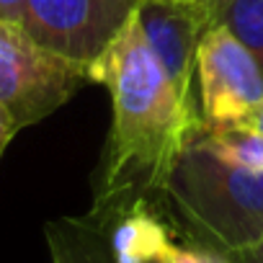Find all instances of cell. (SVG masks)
Returning a JSON list of instances; mask_svg holds the SVG:
<instances>
[{
	"mask_svg": "<svg viewBox=\"0 0 263 263\" xmlns=\"http://www.w3.org/2000/svg\"><path fill=\"white\" fill-rule=\"evenodd\" d=\"M88 72L90 83L108 88L114 108L90 209L116 219L147 191H163L183 147L201 129V119L153 54L137 18Z\"/></svg>",
	"mask_w": 263,
	"mask_h": 263,
	"instance_id": "6da1fadb",
	"label": "cell"
},
{
	"mask_svg": "<svg viewBox=\"0 0 263 263\" xmlns=\"http://www.w3.org/2000/svg\"><path fill=\"white\" fill-rule=\"evenodd\" d=\"M163 194L196 245L230 258L263 240V171L230 165L199 132L176 160Z\"/></svg>",
	"mask_w": 263,
	"mask_h": 263,
	"instance_id": "7a4b0ae2",
	"label": "cell"
},
{
	"mask_svg": "<svg viewBox=\"0 0 263 263\" xmlns=\"http://www.w3.org/2000/svg\"><path fill=\"white\" fill-rule=\"evenodd\" d=\"M85 83H90L88 67L39 47L24 29L0 21V103L18 129L54 114Z\"/></svg>",
	"mask_w": 263,
	"mask_h": 263,
	"instance_id": "3957f363",
	"label": "cell"
},
{
	"mask_svg": "<svg viewBox=\"0 0 263 263\" xmlns=\"http://www.w3.org/2000/svg\"><path fill=\"white\" fill-rule=\"evenodd\" d=\"M142 0H26L24 31L44 49L90 65L116 42Z\"/></svg>",
	"mask_w": 263,
	"mask_h": 263,
	"instance_id": "277c9868",
	"label": "cell"
},
{
	"mask_svg": "<svg viewBox=\"0 0 263 263\" xmlns=\"http://www.w3.org/2000/svg\"><path fill=\"white\" fill-rule=\"evenodd\" d=\"M204 129L253 126L263 108V67L222 26H209L196 54Z\"/></svg>",
	"mask_w": 263,
	"mask_h": 263,
	"instance_id": "5b68a950",
	"label": "cell"
},
{
	"mask_svg": "<svg viewBox=\"0 0 263 263\" xmlns=\"http://www.w3.org/2000/svg\"><path fill=\"white\" fill-rule=\"evenodd\" d=\"M135 18L178 93L191 101L196 54L212 26L209 0H142Z\"/></svg>",
	"mask_w": 263,
	"mask_h": 263,
	"instance_id": "8992f818",
	"label": "cell"
},
{
	"mask_svg": "<svg viewBox=\"0 0 263 263\" xmlns=\"http://www.w3.org/2000/svg\"><path fill=\"white\" fill-rule=\"evenodd\" d=\"M114 222V217L93 209L83 217L47 222L44 237L52 263H119L111 250Z\"/></svg>",
	"mask_w": 263,
	"mask_h": 263,
	"instance_id": "52a82bcc",
	"label": "cell"
},
{
	"mask_svg": "<svg viewBox=\"0 0 263 263\" xmlns=\"http://www.w3.org/2000/svg\"><path fill=\"white\" fill-rule=\"evenodd\" d=\"M173 235L145 199L124 209L111 227V250L119 263H150L163 258Z\"/></svg>",
	"mask_w": 263,
	"mask_h": 263,
	"instance_id": "ba28073f",
	"label": "cell"
},
{
	"mask_svg": "<svg viewBox=\"0 0 263 263\" xmlns=\"http://www.w3.org/2000/svg\"><path fill=\"white\" fill-rule=\"evenodd\" d=\"M212 26L227 29L263 67V0H209Z\"/></svg>",
	"mask_w": 263,
	"mask_h": 263,
	"instance_id": "9c48e42d",
	"label": "cell"
},
{
	"mask_svg": "<svg viewBox=\"0 0 263 263\" xmlns=\"http://www.w3.org/2000/svg\"><path fill=\"white\" fill-rule=\"evenodd\" d=\"M201 142L227 160L230 165L245 171H263V132L253 126H232V129H199Z\"/></svg>",
	"mask_w": 263,
	"mask_h": 263,
	"instance_id": "30bf717a",
	"label": "cell"
},
{
	"mask_svg": "<svg viewBox=\"0 0 263 263\" xmlns=\"http://www.w3.org/2000/svg\"><path fill=\"white\" fill-rule=\"evenodd\" d=\"M163 263H230L222 253L209 250L204 245H178L171 242L163 253Z\"/></svg>",
	"mask_w": 263,
	"mask_h": 263,
	"instance_id": "8fae6325",
	"label": "cell"
},
{
	"mask_svg": "<svg viewBox=\"0 0 263 263\" xmlns=\"http://www.w3.org/2000/svg\"><path fill=\"white\" fill-rule=\"evenodd\" d=\"M24 16H26V0H0V21L24 29Z\"/></svg>",
	"mask_w": 263,
	"mask_h": 263,
	"instance_id": "7c38bea8",
	"label": "cell"
},
{
	"mask_svg": "<svg viewBox=\"0 0 263 263\" xmlns=\"http://www.w3.org/2000/svg\"><path fill=\"white\" fill-rule=\"evenodd\" d=\"M16 132H18V126H16L13 116L3 108V103H0V158H3V153L8 150L11 140L16 137Z\"/></svg>",
	"mask_w": 263,
	"mask_h": 263,
	"instance_id": "4fadbf2b",
	"label": "cell"
},
{
	"mask_svg": "<svg viewBox=\"0 0 263 263\" xmlns=\"http://www.w3.org/2000/svg\"><path fill=\"white\" fill-rule=\"evenodd\" d=\"M227 260H230V263H263V240H260V242H255L253 248L242 250V253L230 255Z\"/></svg>",
	"mask_w": 263,
	"mask_h": 263,
	"instance_id": "5bb4252c",
	"label": "cell"
},
{
	"mask_svg": "<svg viewBox=\"0 0 263 263\" xmlns=\"http://www.w3.org/2000/svg\"><path fill=\"white\" fill-rule=\"evenodd\" d=\"M253 129H258V132H263V108H260V114L255 116V121H253Z\"/></svg>",
	"mask_w": 263,
	"mask_h": 263,
	"instance_id": "9a60e30c",
	"label": "cell"
},
{
	"mask_svg": "<svg viewBox=\"0 0 263 263\" xmlns=\"http://www.w3.org/2000/svg\"><path fill=\"white\" fill-rule=\"evenodd\" d=\"M150 263H163V258H155V260H150Z\"/></svg>",
	"mask_w": 263,
	"mask_h": 263,
	"instance_id": "2e32d148",
	"label": "cell"
}]
</instances>
